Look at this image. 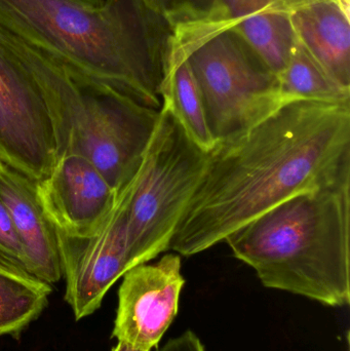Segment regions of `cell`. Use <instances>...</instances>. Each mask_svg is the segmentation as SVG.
I'll return each instance as SVG.
<instances>
[{
    "instance_id": "9",
    "label": "cell",
    "mask_w": 350,
    "mask_h": 351,
    "mask_svg": "<svg viewBox=\"0 0 350 351\" xmlns=\"http://www.w3.org/2000/svg\"><path fill=\"white\" fill-rule=\"evenodd\" d=\"M181 266L180 255L166 254L123 276L112 337L146 351L158 346L178 315L185 285Z\"/></svg>"
},
{
    "instance_id": "18",
    "label": "cell",
    "mask_w": 350,
    "mask_h": 351,
    "mask_svg": "<svg viewBox=\"0 0 350 351\" xmlns=\"http://www.w3.org/2000/svg\"><path fill=\"white\" fill-rule=\"evenodd\" d=\"M0 257L16 264L27 271V260L12 219L0 200ZM28 272V271H27Z\"/></svg>"
},
{
    "instance_id": "2",
    "label": "cell",
    "mask_w": 350,
    "mask_h": 351,
    "mask_svg": "<svg viewBox=\"0 0 350 351\" xmlns=\"http://www.w3.org/2000/svg\"><path fill=\"white\" fill-rule=\"evenodd\" d=\"M0 28L160 110L176 30L143 0H0Z\"/></svg>"
},
{
    "instance_id": "11",
    "label": "cell",
    "mask_w": 350,
    "mask_h": 351,
    "mask_svg": "<svg viewBox=\"0 0 350 351\" xmlns=\"http://www.w3.org/2000/svg\"><path fill=\"white\" fill-rule=\"evenodd\" d=\"M0 200L12 219L27 271L49 285L63 278L55 227L39 202L34 180L0 162Z\"/></svg>"
},
{
    "instance_id": "5",
    "label": "cell",
    "mask_w": 350,
    "mask_h": 351,
    "mask_svg": "<svg viewBox=\"0 0 350 351\" xmlns=\"http://www.w3.org/2000/svg\"><path fill=\"white\" fill-rule=\"evenodd\" d=\"M175 43L195 76L216 144L287 104L279 76L225 20L179 27Z\"/></svg>"
},
{
    "instance_id": "13",
    "label": "cell",
    "mask_w": 350,
    "mask_h": 351,
    "mask_svg": "<svg viewBox=\"0 0 350 351\" xmlns=\"http://www.w3.org/2000/svg\"><path fill=\"white\" fill-rule=\"evenodd\" d=\"M299 0H217L220 18L227 21L279 75L297 43L290 18Z\"/></svg>"
},
{
    "instance_id": "6",
    "label": "cell",
    "mask_w": 350,
    "mask_h": 351,
    "mask_svg": "<svg viewBox=\"0 0 350 351\" xmlns=\"http://www.w3.org/2000/svg\"><path fill=\"white\" fill-rule=\"evenodd\" d=\"M203 152L162 104L127 208L131 267L170 249L177 227L207 168Z\"/></svg>"
},
{
    "instance_id": "21",
    "label": "cell",
    "mask_w": 350,
    "mask_h": 351,
    "mask_svg": "<svg viewBox=\"0 0 350 351\" xmlns=\"http://www.w3.org/2000/svg\"><path fill=\"white\" fill-rule=\"evenodd\" d=\"M73 1L78 2L80 4H84V5L96 6L100 3L101 0H73Z\"/></svg>"
},
{
    "instance_id": "12",
    "label": "cell",
    "mask_w": 350,
    "mask_h": 351,
    "mask_svg": "<svg viewBox=\"0 0 350 351\" xmlns=\"http://www.w3.org/2000/svg\"><path fill=\"white\" fill-rule=\"evenodd\" d=\"M290 18L302 47L350 90L349 0H300L292 5Z\"/></svg>"
},
{
    "instance_id": "3",
    "label": "cell",
    "mask_w": 350,
    "mask_h": 351,
    "mask_svg": "<svg viewBox=\"0 0 350 351\" xmlns=\"http://www.w3.org/2000/svg\"><path fill=\"white\" fill-rule=\"evenodd\" d=\"M263 286L331 307L350 302V180L288 198L225 239Z\"/></svg>"
},
{
    "instance_id": "7",
    "label": "cell",
    "mask_w": 350,
    "mask_h": 351,
    "mask_svg": "<svg viewBox=\"0 0 350 351\" xmlns=\"http://www.w3.org/2000/svg\"><path fill=\"white\" fill-rule=\"evenodd\" d=\"M0 162L34 181L57 162L55 136L36 80L0 36Z\"/></svg>"
},
{
    "instance_id": "8",
    "label": "cell",
    "mask_w": 350,
    "mask_h": 351,
    "mask_svg": "<svg viewBox=\"0 0 350 351\" xmlns=\"http://www.w3.org/2000/svg\"><path fill=\"white\" fill-rule=\"evenodd\" d=\"M137 175L117 190L112 208L92 234L71 237L55 229L66 282L64 299L77 321L92 315L111 287L132 269L127 208Z\"/></svg>"
},
{
    "instance_id": "17",
    "label": "cell",
    "mask_w": 350,
    "mask_h": 351,
    "mask_svg": "<svg viewBox=\"0 0 350 351\" xmlns=\"http://www.w3.org/2000/svg\"><path fill=\"white\" fill-rule=\"evenodd\" d=\"M175 29L195 23L221 20L217 0H143Z\"/></svg>"
},
{
    "instance_id": "1",
    "label": "cell",
    "mask_w": 350,
    "mask_h": 351,
    "mask_svg": "<svg viewBox=\"0 0 350 351\" xmlns=\"http://www.w3.org/2000/svg\"><path fill=\"white\" fill-rule=\"evenodd\" d=\"M350 180V102L292 101L209 152L170 249L197 255L297 194Z\"/></svg>"
},
{
    "instance_id": "14",
    "label": "cell",
    "mask_w": 350,
    "mask_h": 351,
    "mask_svg": "<svg viewBox=\"0 0 350 351\" xmlns=\"http://www.w3.org/2000/svg\"><path fill=\"white\" fill-rule=\"evenodd\" d=\"M162 104L166 105L185 133L203 152L215 147L205 117V107L195 76L176 43L162 90Z\"/></svg>"
},
{
    "instance_id": "15",
    "label": "cell",
    "mask_w": 350,
    "mask_h": 351,
    "mask_svg": "<svg viewBox=\"0 0 350 351\" xmlns=\"http://www.w3.org/2000/svg\"><path fill=\"white\" fill-rule=\"evenodd\" d=\"M51 285L0 257V336L16 335L41 315Z\"/></svg>"
},
{
    "instance_id": "20",
    "label": "cell",
    "mask_w": 350,
    "mask_h": 351,
    "mask_svg": "<svg viewBox=\"0 0 350 351\" xmlns=\"http://www.w3.org/2000/svg\"><path fill=\"white\" fill-rule=\"evenodd\" d=\"M112 351H146L142 350V348H137V346H132V344L127 343L125 341H118L117 346L113 348Z\"/></svg>"
},
{
    "instance_id": "10",
    "label": "cell",
    "mask_w": 350,
    "mask_h": 351,
    "mask_svg": "<svg viewBox=\"0 0 350 351\" xmlns=\"http://www.w3.org/2000/svg\"><path fill=\"white\" fill-rule=\"evenodd\" d=\"M36 183L39 202L55 230L71 237L94 233L113 206V189L97 167L79 154H64Z\"/></svg>"
},
{
    "instance_id": "16",
    "label": "cell",
    "mask_w": 350,
    "mask_h": 351,
    "mask_svg": "<svg viewBox=\"0 0 350 351\" xmlns=\"http://www.w3.org/2000/svg\"><path fill=\"white\" fill-rule=\"evenodd\" d=\"M277 76L282 95L287 102H350L349 88L335 82L298 40L287 65Z\"/></svg>"
},
{
    "instance_id": "19",
    "label": "cell",
    "mask_w": 350,
    "mask_h": 351,
    "mask_svg": "<svg viewBox=\"0 0 350 351\" xmlns=\"http://www.w3.org/2000/svg\"><path fill=\"white\" fill-rule=\"evenodd\" d=\"M156 351H205L197 334L186 331L178 337L166 342L162 348Z\"/></svg>"
},
{
    "instance_id": "4",
    "label": "cell",
    "mask_w": 350,
    "mask_h": 351,
    "mask_svg": "<svg viewBox=\"0 0 350 351\" xmlns=\"http://www.w3.org/2000/svg\"><path fill=\"white\" fill-rule=\"evenodd\" d=\"M0 36L36 80L53 125L57 158L79 154L118 190L141 166L160 111L78 73L0 28Z\"/></svg>"
}]
</instances>
